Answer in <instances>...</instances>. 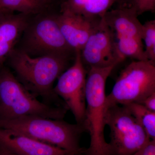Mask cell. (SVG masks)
<instances>
[{"mask_svg": "<svg viewBox=\"0 0 155 155\" xmlns=\"http://www.w3.org/2000/svg\"><path fill=\"white\" fill-rule=\"evenodd\" d=\"M115 37L118 53L123 61L127 58H132L135 61H148L142 40L135 38Z\"/></svg>", "mask_w": 155, "mask_h": 155, "instance_id": "15", "label": "cell"}, {"mask_svg": "<svg viewBox=\"0 0 155 155\" xmlns=\"http://www.w3.org/2000/svg\"><path fill=\"white\" fill-rule=\"evenodd\" d=\"M0 155H20L0 147Z\"/></svg>", "mask_w": 155, "mask_h": 155, "instance_id": "22", "label": "cell"}, {"mask_svg": "<svg viewBox=\"0 0 155 155\" xmlns=\"http://www.w3.org/2000/svg\"><path fill=\"white\" fill-rule=\"evenodd\" d=\"M23 48L32 57L70 55L73 51L62 35L56 17L48 16L28 24L23 32Z\"/></svg>", "mask_w": 155, "mask_h": 155, "instance_id": "7", "label": "cell"}, {"mask_svg": "<svg viewBox=\"0 0 155 155\" xmlns=\"http://www.w3.org/2000/svg\"><path fill=\"white\" fill-rule=\"evenodd\" d=\"M138 15L133 6H123L108 11L103 17L115 36L142 40L143 24L139 20Z\"/></svg>", "mask_w": 155, "mask_h": 155, "instance_id": "13", "label": "cell"}, {"mask_svg": "<svg viewBox=\"0 0 155 155\" xmlns=\"http://www.w3.org/2000/svg\"><path fill=\"white\" fill-rule=\"evenodd\" d=\"M69 57L64 54L32 57L20 49L14 50L9 58L16 77L28 91L41 97L45 104L68 109L54 91L53 85L69 68Z\"/></svg>", "mask_w": 155, "mask_h": 155, "instance_id": "1", "label": "cell"}, {"mask_svg": "<svg viewBox=\"0 0 155 155\" xmlns=\"http://www.w3.org/2000/svg\"><path fill=\"white\" fill-rule=\"evenodd\" d=\"M68 110L40 101L10 70L0 67V120L26 116L63 119Z\"/></svg>", "mask_w": 155, "mask_h": 155, "instance_id": "3", "label": "cell"}, {"mask_svg": "<svg viewBox=\"0 0 155 155\" xmlns=\"http://www.w3.org/2000/svg\"><path fill=\"white\" fill-rule=\"evenodd\" d=\"M0 147L20 155L76 154L2 127H0Z\"/></svg>", "mask_w": 155, "mask_h": 155, "instance_id": "11", "label": "cell"}, {"mask_svg": "<svg viewBox=\"0 0 155 155\" xmlns=\"http://www.w3.org/2000/svg\"><path fill=\"white\" fill-rule=\"evenodd\" d=\"M105 122L110 131L111 155H132L151 140L126 106L109 107Z\"/></svg>", "mask_w": 155, "mask_h": 155, "instance_id": "6", "label": "cell"}, {"mask_svg": "<svg viewBox=\"0 0 155 155\" xmlns=\"http://www.w3.org/2000/svg\"><path fill=\"white\" fill-rule=\"evenodd\" d=\"M124 106L141 125L149 138L155 140V112L150 111L138 103Z\"/></svg>", "mask_w": 155, "mask_h": 155, "instance_id": "16", "label": "cell"}, {"mask_svg": "<svg viewBox=\"0 0 155 155\" xmlns=\"http://www.w3.org/2000/svg\"><path fill=\"white\" fill-rule=\"evenodd\" d=\"M76 155V154H71L70 155Z\"/></svg>", "mask_w": 155, "mask_h": 155, "instance_id": "24", "label": "cell"}, {"mask_svg": "<svg viewBox=\"0 0 155 155\" xmlns=\"http://www.w3.org/2000/svg\"><path fill=\"white\" fill-rule=\"evenodd\" d=\"M75 155H82V154H76Z\"/></svg>", "mask_w": 155, "mask_h": 155, "instance_id": "25", "label": "cell"}, {"mask_svg": "<svg viewBox=\"0 0 155 155\" xmlns=\"http://www.w3.org/2000/svg\"><path fill=\"white\" fill-rule=\"evenodd\" d=\"M131 155H155V140H150L140 149Z\"/></svg>", "mask_w": 155, "mask_h": 155, "instance_id": "20", "label": "cell"}, {"mask_svg": "<svg viewBox=\"0 0 155 155\" xmlns=\"http://www.w3.org/2000/svg\"><path fill=\"white\" fill-rule=\"evenodd\" d=\"M41 0H0V10L28 15L41 8Z\"/></svg>", "mask_w": 155, "mask_h": 155, "instance_id": "17", "label": "cell"}, {"mask_svg": "<svg viewBox=\"0 0 155 155\" xmlns=\"http://www.w3.org/2000/svg\"><path fill=\"white\" fill-rule=\"evenodd\" d=\"M80 54L84 65L89 68L116 67L124 61L118 53L115 34L104 17L94 25Z\"/></svg>", "mask_w": 155, "mask_h": 155, "instance_id": "9", "label": "cell"}, {"mask_svg": "<svg viewBox=\"0 0 155 155\" xmlns=\"http://www.w3.org/2000/svg\"><path fill=\"white\" fill-rule=\"evenodd\" d=\"M127 0H121V3L125 2Z\"/></svg>", "mask_w": 155, "mask_h": 155, "instance_id": "23", "label": "cell"}, {"mask_svg": "<svg viewBox=\"0 0 155 155\" xmlns=\"http://www.w3.org/2000/svg\"><path fill=\"white\" fill-rule=\"evenodd\" d=\"M87 72L80 52H75V61L58 78L54 91L72 112L77 124H83L85 119V85Z\"/></svg>", "mask_w": 155, "mask_h": 155, "instance_id": "8", "label": "cell"}, {"mask_svg": "<svg viewBox=\"0 0 155 155\" xmlns=\"http://www.w3.org/2000/svg\"><path fill=\"white\" fill-rule=\"evenodd\" d=\"M116 66L89 68L85 85L86 112L84 125L90 135L86 155H111L109 143L104 137L106 106V84Z\"/></svg>", "mask_w": 155, "mask_h": 155, "instance_id": "4", "label": "cell"}, {"mask_svg": "<svg viewBox=\"0 0 155 155\" xmlns=\"http://www.w3.org/2000/svg\"><path fill=\"white\" fill-rule=\"evenodd\" d=\"M142 39L144 41L145 53L148 61L155 62V20L143 24Z\"/></svg>", "mask_w": 155, "mask_h": 155, "instance_id": "18", "label": "cell"}, {"mask_svg": "<svg viewBox=\"0 0 155 155\" xmlns=\"http://www.w3.org/2000/svg\"><path fill=\"white\" fill-rule=\"evenodd\" d=\"M0 127L58 147L76 154H82L81 135L86 129L83 124H70L63 119L40 116H26L9 120H0Z\"/></svg>", "mask_w": 155, "mask_h": 155, "instance_id": "2", "label": "cell"}, {"mask_svg": "<svg viewBox=\"0 0 155 155\" xmlns=\"http://www.w3.org/2000/svg\"><path fill=\"white\" fill-rule=\"evenodd\" d=\"M28 24L26 15L0 10V67L15 50Z\"/></svg>", "mask_w": 155, "mask_h": 155, "instance_id": "12", "label": "cell"}, {"mask_svg": "<svg viewBox=\"0 0 155 155\" xmlns=\"http://www.w3.org/2000/svg\"><path fill=\"white\" fill-rule=\"evenodd\" d=\"M132 6L138 15L145 12H153L155 10V0H132Z\"/></svg>", "mask_w": 155, "mask_h": 155, "instance_id": "19", "label": "cell"}, {"mask_svg": "<svg viewBox=\"0 0 155 155\" xmlns=\"http://www.w3.org/2000/svg\"><path fill=\"white\" fill-rule=\"evenodd\" d=\"M116 2L121 0H66L62 9L88 19H99Z\"/></svg>", "mask_w": 155, "mask_h": 155, "instance_id": "14", "label": "cell"}, {"mask_svg": "<svg viewBox=\"0 0 155 155\" xmlns=\"http://www.w3.org/2000/svg\"><path fill=\"white\" fill-rule=\"evenodd\" d=\"M155 92V65L149 61H134L124 68L106 97L107 109L115 105L140 104Z\"/></svg>", "mask_w": 155, "mask_h": 155, "instance_id": "5", "label": "cell"}, {"mask_svg": "<svg viewBox=\"0 0 155 155\" xmlns=\"http://www.w3.org/2000/svg\"><path fill=\"white\" fill-rule=\"evenodd\" d=\"M56 19L66 42L75 53L81 52L94 25L101 19H88L64 9Z\"/></svg>", "mask_w": 155, "mask_h": 155, "instance_id": "10", "label": "cell"}, {"mask_svg": "<svg viewBox=\"0 0 155 155\" xmlns=\"http://www.w3.org/2000/svg\"><path fill=\"white\" fill-rule=\"evenodd\" d=\"M140 104L150 111L155 112V92L147 97Z\"/></svg>", "mask_w": 155, "mask_h": 155, "instance_id": "21", "label": "cell"}]
</instances>
